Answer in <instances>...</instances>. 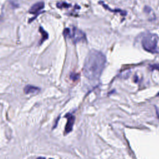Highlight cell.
Wrapping results in <instances>:
<instances>
[{
    "mask_svg": "<svg viewBox=\"0 0 159 159\" xmlns=\"http://www.w3.org/2000/svg\"><path fill=\"white\" fill-rule=\"evenodd\" d=\"M106 58L104 55L96 50L89 52L83 67V73L90 80H97L105 67Z\"/></svg>",
    "mask_w": 159,
    "mask_h": 159,
    "instance_id": "obj_1",
    "label": "cell"
},
{
    "mask_svg": "<svg viewBox=\"0 0 159 159\" xmlns=\"http://www.w3.org/2000/svg\"><path fill=\"white\" fill-rule=\"evenodd\" d=\"M44 6L45 4L44 2L41 1V2L36 3V4L32 5V6L31 7V8L29 9V12L31 14H37V13H39V12L44 8Z\"/></svg>",
    "mask_w": 159,
    "mask_h": 159,
    "instance_id": "obj_5",
    "label": "cell"
},
{
    "mask_svg": "<svg viewBox=\"0 0 159 159\" xmlns=\"http://www.w3.org/2000/svg\"><path fill=\"white\" fill-rule=\"evenodd\" d=\"M63 35L65 37L72 38L73 42L75 43L80 41H86L87 40L85 34L76 27H73L72 31L70 29H65L63 31Z\"/></svg>",
    "mask_w": 159,
    "mask_h": 159,
    "instance_id": "obj_3",
    "label": "cell"
},
{
    "mask_svg": "<svg viewBox=\"0 0 159 159\" xmlns=\"http://www.w3.org/2000/svg\"><path fill=\"white\" fill-rule=\"evenodd\" d=\"M65 117H67V122L66 124L65 128V134H67L72 131L75 117L74 116L70 114H68L67 115L65 116Z\"/></svg>",
    "mask_w": 159,
    "mask_h": 159,
    "instance_id": "obj_4",
    "label": "cell"
},
{
    "mask_svg": "<svg viewBox=\"0 0 159 159\" xmlns=\"http://www.w3.org/2000/svg\"><path fill=\"white\" fill-rule=\"evenodd\" d=\"M99 3H100L101 4L103 5V6L104 8H106V9H108L109 11H113V12H117V13H120L121 15H122V16H124V15H126V11H122V10L121 9H116V10H112L110 8H109L106 4H104L103 2L102 1H99Z\"/></svg>",
    "mask_w": 159,
    "mask_h": 159,
    "instance_id": "obj_7",
    "label": "cell"
},
{
    "mask_svg": "<svg viewBox=\"0 0 159 159\" xmlns=\"http://www.w3.org/2000/svg\"><path fill=\"white\" fill-rule=\"evenodd\" d=\"M40 91V88L31 85H27L24 88V93L26 94L37 93Z\"/></svg>",
    "mask_w": 159,
    "mask_h": 159,
    "instance_id": "obj_6",
    "label": "cell"
},
{
    "mask_svg": "<svg viewBox=\"0 0 159 159\" xmlns=\"http://www.w3.org/2000/svg\"><path fill=\"white\" fill-rule=\"evenodd\" d=\"M158 37L157 35L152 33H147L144 35L142 39V46L145 51L155 53L157 52V44Z\"/></svg>",
    "mask_w": 159,
    "mask_h": 159,
    "instance_id": "obj_2",
    "label": "cell"
},
{
    "mask_svg": "<svg viewBox=\"0 0 159 159\" xmlns=\"http://www.w3.org/2000/svg\"><path fill=\"white\" fill-rule=\"evenodd\" d=\"M39 31H40V32H41V33L42 34V38L41 39V43L44 42V41H46L47 39H48L49 36H48L47 32L45 31L44 30V29L42 27H40Z\"/></svg>",
    "mask_w": 159,
    "mask_h": 159,
    "instance_id": "obj_8",
    "label": "cell"
}]
</instances>
